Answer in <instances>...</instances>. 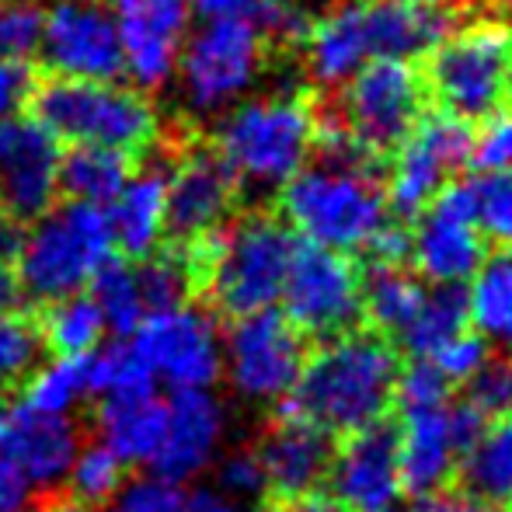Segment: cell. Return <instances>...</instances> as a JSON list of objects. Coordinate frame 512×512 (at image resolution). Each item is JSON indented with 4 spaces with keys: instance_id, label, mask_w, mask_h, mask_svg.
<instances>
[{
    "instance_id": "6da1fadb",
    "label": "cell",
    "mask_w": 512,
    "mask_h": 512,
    "mask_svg": "<svg viewBox=\"0 0 512 512\" xmlns=\"http://www.w3.org/2000/svg\"><path fill=\"white\" fill-rule=\"evenodd\" d=\"M398 352L384 335L373 331H342L324 338V345L304 359L297 384L283 411L307 418L328 436H349L373 422H384L394 405L398 384Z\"/></svg>"
},
{
    "instance_id": "7a4b0ae2",
    "label": "cell",
    "mask_w": 512,
    "mask_h": 512,
    "mask_svg": "<svg viewBox=\"0 0 512 512\" xmlns=\"http://www.w3.org/2000/svg\"><path fill=\"white\" fill-rule=\"evenodd\" d=\"M283 223L300 241L321 248L366 251V244L391 223L384 185L373 175V157L345 154L304 164L279 189Z\"/></svg>"
},
{
    "instance_id": "3957f363",
    "label": "cell",
    "mask_w": 512,
    "mask_h": 512,
    "mask_svg": "<svg viewBox=\"0 0 512 512\" xmlns=\"http://www.w3.org/2000/svg\"><path fill=\"white\" fill-rule=\"evenodd\" d=\"M293 248L297 234L283 220L248 213L185 251L196 262L199 297L227 317H248L279 304Z\"/></svg>"
},
{
    "instance_id": "277c9868",
    "label": "cell",
    "mask_w": 512,
    "mask_h": 512,
    "mask_svg": "<svg viewBox=\"0 0 512 512\" xmlns=\"http://www.w3.org/2000/svg\"><path fill=\"white\" fill-rule=\"evenodd\" d=\"M314 112L293 91L244 98L216 119L213 150L237 178V189L279 192L314 150Z\"/></svg>"
},
{
    "instance_id": "5b68a950",
    "label": "cell",
    "mask_w": 512,
    "mask_h": 512,
    "mask_svg": "<svg viewBox=\"0 0 512 512\" xmlns=\"http://www.w3.org/2000/svg\"><path fill=\"white\" fill-rule=\"evenodd\" d=\"M32 119L60 143H91L126 154H147L157 143V108L147 91L115 81H77V77H46L35 81Z\"/></svg>"
},
{
    "instance_id": "8992f818",
    "label": "cell",
    "mask_w": 512,
    "mask_h": 512,
    "mask_svg": "<svg viewBox=\"0 0 512 512\" xmlns=\"http://www.w3.org/2000/svg\"><path fill=\"white\" fill-rule=\"evenodd\" d=\"M115 255L112 223L105 206L60 203L32 220L14 251V269L32 304H56L84 293L95 272Z\"/></svg>"
},
{
    "instance_id": "52a82bcc",
    "label": "cell",
    "mask_w": 512,
    "mask_h": 512,
    "mask_svg": "<svg viewBox=\"0 0 512 512\" xmlns=\"http://www.w3.org/2000/svg\"><path fill=\"white\" fill-rule=\"evenodd\" d=\"M265 70V35L241 21H199L178 53L175 77L196 119H220L255 91Z\"/></svg>"
},
{
    "instance_id": "ba28073f",
    "label": "cell",
    "mask_w": 512,
    "mask_h": 512,
    "mask_svg": "<svg viewBox=\"0 0 512 512\" xmlns=\"http://www.w3.org/2000/svg\"><path fill=\"white\" fill-rule=\"evenodd\" d=\"M429 88L443 112L464 122L499 112L512 88V32L499 21L450 32L429 53Z\"/></svg>"
},
{
    "instance_id": "9c48e42d",
    "label": "cell",
    "mask_w": 512,
    "mask_h": 512,
    "mask_svg": "<svg viewBox=\"0 0 512 512\" xmlns=\"http://www.w3.org/2000/svg\"><path fill=\"white\" fill-rule=\"evenodd\" d=\"M338 91V122L370 157L398 147L425 108L422 70L394 56H373Z\"/></svg>"
},
{
    "instance_id": "30bf717a",
    "label": "cell",
    "mask_w": 512,
    "mask_h": 512,
    "mask_svg": "<svg viewBox=\"0 0 512 512\" xmlns=\"http://www.w3.org/2000/svg\"><path fill=\"white\" fill-rule=\"evenodd\" d=\"M304 359V335L276 307L234 317L223 338V370L230 387L251 405H279L290 398Z\"/></svg>"
},
{
    "instance_id": "8fae6325",
    "label": "cell",
    "mask_w": 512,
    "mask_h": 512,
    "mask_svg": "<svg viewBox=\"0 0 512 512\" xmlns=\"http://www.w3.org/2000/svg\"><path fill=\"white\" fill-rule=\"evenodd\" d=\"M359 283H363V276L349 255L297 237L290 272H286L283 293H279L283 317L304 338L310 335L321 342L352 331V324L363 314Z\"/></svg>"
},
{
    "instance_id": "7c38bea8",
    "label": "cell",
    "mask_w": 512,
    "mask_h": 512,
    "mask_svg": "<svg viewBox=\"0 0 512 512\" xmlns=\"http://www.w3.org/2000/svg\"><path fill=\"white\" fill-rule=\"evenodd\" d=\"M474 133L471 122L457 119L450 112L422 115L415 129L394 147L391 178H387V206L391 213L418 216L439 192L450 185V178L471 161Z\"/></svg>"
},
{
    "instance_id": "4fadbf2b",
    "label": "cell",
    "mask_w": 512,
    "mask_h": 512,
    "mask_svg": "<svg viewBox=\"0 0 512 512\" xmlns=\"http://www.w3.org/2000/svg\"><path fill=\"white\" fill-rule=\"evenodd\" d=\"M401 418H405L398 429L401 485L415 499L443 492L464 453L488 425V418H481L471 401H443L432 408L401 411Z\"/></svg>"
},
{
    "instance_id": "5bb4252c",
    "label": "cell",
    "mask_w": 512,
    "mask_h": 512,
    "mask_svg": "<svg viewBox=\"0 0 512 512\" xmlns=\"http://www.w3.org/2000/svg\"><path fill=\"white\" fill-rule=\"evenodd\" d=\"M129 342L150 366L154 380H164L171 391L213 387L223 373V342L216 335V321L196 304L147 314Z\"/></svg>"
},
{
    "instance_id": "9a60e30c",
    "label": "cell",
    "mask_w": 512,
    "mask_h": 512,
    "mask_svg": "<svg viewBox=\"0 0 512 512\" xmlns=\"http://www.w3.org/2000/svg\"><path fill=\"white\" fill-rule=\"evenodd\" d=\"M488 255L471 213L467 185H446L408 230V262L418 279L432 286H464Z\"/></svg>"
},
{
    "instance_id": "2e32d148",
    "label": "cell",
    "mask_w": 512,
    "mask_h": 512,
    "mask_svg": "<svg viewBox=\"0 0 512 512\" xmlns=\"http://www.w3.org/2000/svg\"><path fill=\"white\" fill-rule=\"evenodd\" d=\"M39 56L49 77L119 81L122 46L105 0H53L42 11Z\"/></svg>"
},
{
    "instance_id": "e0dca14e",
    "label": "cell",
    "mask_w": 512,
    "mask_h": 512,
    "mask_svg": "<svg viewBox=\"0 0 512 512\" xmlns=\"http://www.w3.org/2000/svg\"><path fill=\"white\" fill-rule=\"evenodd\" d=\"M122 46V74L140 91L175 81L178 53L192 28V0H105Z\"/></svg>"
},
{
    "instance_id": "ac0fdd59",
    "label": "cell",
    "mask_w": 512,
    "mask_h": 512,
    "mask_svg": "<svg viewBox=\"0 0 512 512\" xmlns=\"http://www.w3.org/2000/svg\"><path fill=\"white\" fill-rule=\"evenodd\" d=\"M237 178L220 161L216 150L192 147L171 157L168 171V209H164V234L168 244L192 248L213 237L230 220L237 203Z\"/></svg>"
},
{
    "instance_id": "d6986e66",
    "label": "cell",
    "mask_w": 512,
    "mask_h": 512,
    "mask_svg": "<svg viewBox=\"0 0 512 512\" xmlns=\"http://www.w3.org/2000/svg\"><path fill=\"white\" fill-rule=\"evenodd\" d=\"M331 499L345 512H394L405 495L398 460V429L373 422L359 432H349L328 464Z\"/></svg>"
},
{
    "instance_id": "ffe728a7",
    "label": "cell",
    "mask_w": 512,
    "mask_h": 512,
    "mask_svg": "<svg viewBox=\"0 0 512 512\" xmlns=\"http://www.w3.org/2000/svg\"><path fill=\"white\" fill-rule=\"evenodd\" d=\"M60 140L39 122L0 119V203L18 223L39 220L60 196Z\"/></svg>"
},
{
    "instance_id": "44dd1931",
    "label": "cell",
    "mask_w": 512,
    "mask_h": 512,
    "mask_svg": "<svg viewBox=\"0 0 512 512\" xmlns=\"http://www.w3.org/2000/svg\"><path fill=\"white\" fill-rule=\"evenodd\" d=\"M164 405H168L164 436L150 464H154L157 478L185 485V481L199 478L220 453L223 432H227V411L216 394H209V387L171 391Z\"/></svg>"
},
{
    "instance_id": "7402d4cb",
    "label": "cell",
    "mask_w": 512,
    "mask_h": 512,
    "mask_svg": "<svg viewBox=\"0 0 512 512\" xmlns=\"http://www.w3.org/2000/svg\"><path fill=\"white\" fill-rule=\"evenodd\" d=\"M255 453L265 474V495L290 506L324 485L331 464V436L307 418L279 411V418L255 443Z\"/></svg>"
},
{
    "instance_id": "603a6c76",
    "label": "cell",
    "mask_w": 512,
    "mask_h": 512,
    "mask_svg": "<svg viewBox=\"0 0 512 512\" xmlns=\"http://www.w3.org/2000/svg\"><path fill=\"white\" fill-rule=\"evenodd\" d=\"M81 443V425L70 422L67 415H49V411H35L18 401L7 411L0 453L25 474L32 492H42V499H46V495L60 492V485L67 481V471Z\"/></svg>"
},
{
    "instance_id": "cb8c5ba5",
    "label": "cell",
    "mask_w": 512,
    "mask_h": 512,
    "mask_svg": "<svg viewBox=\"0 0 512 512\" xmlns=\"http://www.w3.org/2000/svg\"><path fill=\"white\" fill-rule=\"evenodd\" d=\"M168 171H171V154H164L157 147V157H150L140 168H133L129 182L122 185L115 203L108 206L115 251H122V258H129V262L147 258L150 251L161 248L164 209H168Z\"/></svg>"
},
{
    "instance_id": "d4e9b609",
    "label": "cell",
    "mask_w": 512,
    "mask_h": 512,
    "mask_svg": "<svg viewBox=\"0 0 512 512\" xmlns=\"http://www.w3.org/2000/svg\"><path fill=\"white\" fill-rule=\"evenodd\" d=\"M307 74L317 88L335 91L373 60L370 25H366V0H345L331 7L321 21H310L307 35Z\"/></svg>"
},
{
    "instance_id": "484cf974",
    "label": "cell",
    "mask_w": 512,
    "mask_h": 512,
    "mask_svg": "<svg viewBox=\"0 0 512 512\" xmlns=\"http://www.w3.org/2000/svg\"><path fill=\"white\" fill-rule=\"evenodd\" d=\"M366 25H370L373 56L411 63L418 56H429L453 32L450 11L398 4V0H366Z\"/></svg>"
},
{
    "instance_id": "4316f807",
    "label": "cell",
    "mask_w": 512,
    "mask_h": 512,
    "mask_svg": "<svg viewBox=\"0 0 512 512\" xmlns=\"http://www.w3.org/2000/svg\"><path fill=\"white\" fill-rule=\"evenodd\" d=\"M164 405L157 394L143 398H105L95 408V425L102 432V443L122 464H150L164 436Z\"/></svg>"
},
{
    "instance_id": "83f0119b",
    "label": "cell",
    "mask_w": 512,
    "mask_h": 512,
    "mask_svg": "<svg viewBox=\"0 0 512 512\" xmlns=\"http://www.w3.org/2000/svg\"><path fill=\"white\" fill-rule=\"evenodd\" d=\"M136 161L126 150L91 147V143H74L60 154V192L70 203L88 206H112L122 185L129 182Z\"/></svg>"
},
{
    "instance_id": "f1b7e54d",
    "label": "cell",
    "mask_w": 512,
    "mask_h": 512,
    "mask_svg": "<svg viewBox=\"0 0 512 512\" xmlns=\"http://www.w3.org/2000/svg\"><path fill=\"white\" fill-rule=\"evenodd\" d=\"M464 304H467V324L474 328V335L512 352V251L509 248L485 255V262L467 279Z\"/></svg>"
},
{
    "instance_id": "f546056e",
    "label": "cell",
    "mask_w": 512,
    "mask_h": 512,
    "mask_svg": "<svg viewBox=\"0 0 512 512\" xmlns=\"http://www.w3.org/2000/svg\"><path fill=\"white\" fill-rule=\"evenodd\" d=\"M464 495L492 506H512V418L485 425L457 467Z\"/></svg>"
},
{
    "instance_id": "4dcf8cb0",
    "label": "cell",
    "mask_w": 512,
    "mask_h": 512,
    "mask_svg": "<svg viewBox=\"0 0 512 512\" xmlns=\"http://www.w3.org/2000/svg\"><path fill=\"white\" fill-rule=\"evenodd\" d=\"M422 297V279L408 272L405 265H370V272L359 283V307L380 335L398 338L415 317Z\"/></svg>"
},
{
    "instance_id": "1f68e13d",
    "label": "cell",
    "mask_w": 512,
    "mask_h": 512,
    "mask_svg": "<svg viewBox=\"0 0 512 512\" xmlns=\"http://www.w3.org/2000/svg\"><path fill=\"white\" fill-rule=\"evenodd\" d=\"M196 21H241L279 42H304L310 18L297 0H192Z\"/></svg>"
},
{
    "instance_id": "d6a6232c",
    "label": "cell",
    "mask_w": 512,
    "mask_h": 512,
    "mask_svg": "<svg viewBox=\"0 0 512 512\" xmlns=\"http://www.w3.org/2000/svg\"><path fill=\"white\" fill-rule=\"evenodd\" d=\"M35 321H39L42 345L56 356H91L108 331L91 293H74V297L46 304L42 314H35Z\"/></svg>"
},
{
    "instance_id": "836d02e7",
    "label": "cell",
    "mask_w": 512,
    "mask_h": 512,
    "mask_svg": "<svg viewBox=\"0 0 512 512\" xmlns=\"http://www.w3.org/2000/svg\"><path fill=\"white\" fill-rule=\"evenodd\" d=\"M467 328L471 324H467L464 286H436V290H425L415 317L398 338L415 359H432L446 342L464 335Z\"/></svg>"
},
{
    "instance_id": "e575fe53",
    "label": "cell",
    "mask_w": 512,
    "mask_h": 512,
    "mask_svg": "<svg viewBox=\"0 0 512 512\" xmlns=\"http://www.w3.org/2000/svg\"><path fill=\"white\" fill-rule=\"evenodd\" d=\"M88 394H95L98 401L143 398V394H157V380L133 342L119 338L115 345L88 356Z\"/></svg>"
},
{
    "instance_id": "d590c367",
    "label": "cell",
    "mask_w": 512,
    "mask_h": 512,
    "mask_svg": "<svg viewBox=\"0 0 512 512\" xmlns=\"http://www.w3.org/2000/svg\"><path fill=\"white\" fill-rule=\"evenodd\" d=\"M88 286H91V297H95L98 310H102V317H105V328L112 331L115 338H129L140 328L147 310H143L140 290H136V272L129 258L112 255L102 269L95 272V279H91Z\"/></svg>"
},
{
    "instance_id": "8d00e7d4",
    "label": "cell",
    "mask_w": 512,
    "mask_h": 512,
    "mask_svg": "<svg viewBox=\"0 0 512 512\" xmlns=\"http://www.w3.org/2000/svg\"><path fill=\"white\" fill-rule=\"evenodd\" d=\"M18 391L21 405L49 415H70V408L88 394V356H56V363L35 366Z\"/></svg>"
},
{
    "instance_id": "74e56055",
    "label": "cell",
    "mask_w": 512,
    "mask_h": 512,
    "mask_svg": "<svg viewBox=\"0 0 512 512\" xmlns=\"http://www.w3.org/2000/svg\"><path fill=\"white\" fill-rule=\"evenodd\" d=\"M63 485L74 502L88 509H102L126 485V464L105 443H81Z\"/></svg>"
},
{
    "instance_id": "f35d334b",
    "label": "cell",
    "mask_w": 512,
    "mask_h": 512,
    "mask_svg": "<svg viewBox=\"0 0 512 512\" xmlns=\"http://www.w3.org/2000/svg\"><path fill=\"white\" fill-rule=\"evenodd\" d=\"M467 185L471 213L488 244L512 251V168L478 171Z\"/></svg>"
},
{
    "instance_id": "ab89813d",
    "label": "cell",
    "mask_w": 512,
    "mask_h": 512,
    "mask_svg": "<svg viewBox=\"0 0 512 512\" xmlns=\"http://www.w3.org/2000/svg\"><path fill=\"white\" fill-rule=\"evenodd\" d=\"M42 335L35 314H0V394L14 391L39 366Z\"/></svg>"
},
{
    "instance_id": "60d3db41",
    "label": "cell",
    "mask_w": 512,
    "mask_h": 512,
    "mask_svg": "<svg viewBox=\"0 0 512 512\" xmlns=\"http://www.w3.org/2000/svg\"><path fill=\"white\" fill-rule=\"evenodd\" d=\"M42 39L39 0H0V60H32Z\"/></svg>"
},
{
    "instance_id": "b9f144b4",
    "label": "cell",
    "mask_w": 512,
    "mask_h": 512,
    "mask_svg": "<svg viewBox=\"0 0 512 512\" xmlns=\"http://www.w3.org/2000/svg\"><path fill=\"white\" fill-rule=\"evenodd\" d=\"M467 387V401L481 411V418H512V356H488Z\"/></svg>"
},
{
    "instance_id": "7bdbcfd3",
    "label": "cell",
    "mask_w": 512,
    "mask_h": 512,
    "mask_svg": "<svg viewBox=\"0 0 512 512\" xmlns=\"http://www.w3.org/2000/svg\"><path fill=\"white\" fill-rule=\"evenodd\" d=\"M450 380L429 363V359H411L408 370L398 373V384H394V401L401 405V411H418V408H432L450 401Z\"/></svg>"
},
{
    "instance_id": "ee69618b",
    "label": "cell",
    "mask_w": 512,
    "mask_h": 512,
    "mask_svg": "<svg viewBox=\"0 0 512 512\" xmlns=\"http://www.w3.org/2000/svg\"><path fill=\"white\" fill-rule=\"evenodd\" d=\"M108 512H182L185 509V492L175 481L164 478H140L133 485H122L119 495L108 502Z\"/></svg>"
},
{
    "instance_id": "f6af8a7d",
    "label": "cell",
    "mask_w": 512,
    "mask_h": 512,
    "mask_svg": "<svg viewBox=\"0 0 512 512\" xmlns=\"http://www.w3.org/2000/svg\"><path fill=\"white\" fill-rule=\"evenodd\" d=\"M216 485H220L223 499H262L265 495V474L262 464H258L255 446H244V450H234L220 460L216 467Z\"/></svg>"
},
{
    "instance_id": "bcb514c9",
    "label": "cell",
    "mask_w": 512,
    "mask_h": 512,
    "mask_svg": "<svg viewBox=\"0 0 512 512\" xmlns=\"http://www.w3.org/2000/svg\"><path fill=\"white\" fill-rule=\"evenodd\" d=\"M488 356H492V352H488V342L467 328L464 335H457L453 342H446L443 349L429 359V363L436 366L450 384H471V377L485 366Z\"/></svg>"
},
{
    "instance_id": "7dc6e473",
    "label": "cell",
    "mask_w": 512,
    "mask_h": 512,
    "mask_svg": "<svg viewBox=\"0 0 512 512\" xmlns=\"http://www.w3.org/2000/svg\"><path fill=\"white\" fill-rule=\"evenodd\" d=\"M471 161L481 171L488 168H512V112H492L481 129V136H474V154Z\"/></svg>"
},
{
    "instance_id": "c3c4849f",
    "label": "cell",
    "mask_w": 512,
    "mask_h": 512,
    "mask_svg": "<svg viewBox=\"0 0 512 512\" xmlns=\"http://www.w3.org/2000/svg\"><path fill=\"white\" fill-rule=\"evenodd\" d=\"M35 88L32 63L25 60H0V119H11L28 105Z\"/></svg>"
},
{
    "instance_id": "681fc988",
    "label": "cell",
    "mask_w": 512,
    "mask_h": 512,
    "mask_svg": "<svg viewBox=\"0 0 512 512\" xmlns=\"http://www.w3.org/2000/svg\"><path fill=\"white\" fill-rule=\"evenodd\" d=\"M366 255L373 258V265H405L408 262V230L398 223H387L370 244Z\"/></svg>"
},
{
    "instance_id": "f907efd6",
    "label": "cell",
    "mask_w": 512,
    "mask_h": 512,
    "mask_svg": "<svg viewBox=\"0 0 512 512\" xmlns=\"http://www.w3.org/2000/svg\"><path fill=\"white\" fill-rule=\"evenodd\" d=\"M32 502V485L25 474L0 453V512H25Z\"/></svg>"
},
{
    "instance_id": "816d5d0a",
    "label": "cell",
    "mask_w": 512,
    "mask_h": 512,
    "mask_svg": "<svg viewBox=\"0 0 512 512\" xmlns=\"http://www.w3.org/2000/svg\"><path fill=\"white\" fill-rule=\"evenodd\" d=\"M0 314H32V297L11 262H0Z\"/></svg>"
},
{
    "instance_id": "f5cc1de1",
    "label": "cell",
    "mask_w": 512,
    "mask_h": 512,
    "mask_svg": "<svg viewBox=\"0 0 512 512\" xmlns=\"http://www.w3.org/2000/svg\"><path fill=\"white\" fill-rule=\"evenodd\" d=\"M415 512H506L502 506H492V502H481V499H471V495H425L418 499Z\"/></svg>"
},
{
    "instance_id": "db71d44e",
    "label": "cell",
    "mask_w": 512,
    "mask_h": 512,
    "mask_svg": "<svg viewBox=\"0 0 512 512\" xmlns=\"http://www.w3.org/2000/svg\"><path fill=\"white\" fill-rule=\"evenodd\" d=\"M18 244H21V223L0 203V262H11Z\"/></svg>"
},
{
    "instance_id": "11a10c76",
    "label": "cell",
    "mask_w": 512,
    "mask_h": 512,
    "mask_svg": "<svg viewBox=\"0 0 512 512\" xmlns=\"http://www.w3.org/2000/svg\"><path fill=\"white\" fill-rule=\"evenodd\" d=\"M182 512H237V506L230 499H223L220 492H192L185 495Z\"/></svg>"
},
{
    "instance_id": "9f6ffc18",
    "label": "cell",
    "mask_w": 512,
    "mask_h": 512,
    "mask_svg": "<svg viewBox=\"0 0 512 512\" xmlns=\"http://www.w3.org/2000/svg\"><path fill=\"white\" fill-rule=\"evenodd\" d=\"M35 512H98V509H88V506H81V502L70 499V495L56 492V495H46V499H42V506Z\"/></svg>"
},
{
    "instance_id": "6f0895ef",
    "label": "cell",
    "mask_w": 512,
    "mask_h": 512,
    "mask_svg": "<svg viewBox=\"0 0 512 512\" xmlns=\"http://www.w3.org/2000/svg\"><path fill=\"white\" fill-rule=\"evenodd\" d=\"M398 4H415V7H439V11H446L450 4H457V0H398Z\"/></svg>"
},
{
    "instance_id": "680465c9",
    "label": "cell",
    "mask_w": 512,
    "mask_h": 512,
    "mask_svg": "<svg viewBox=\"0 0 512 512\" xmlns=\"http://www.w3.org/2000/svg\"><path fill=\"white\" fill-rule=\"evenodd\" d=\"M4 429H7V408L0 405V443H4Z\"/></svg>"
},
{
    "instance_id": "91938a15",
    "label": "cell",
    "mask_w": 512,
    "mask_h": 512,
    "mask_svg": "<svg viewBox=\"0 0 512 512\" xmlns=\"http://www.w3.org/2000/svg\"><path fill=\"white\" fill-rule=\"evenodd\" d=\"M506 4H509V7H512V0H506Z\"/></svg>"
}]
</instances>
